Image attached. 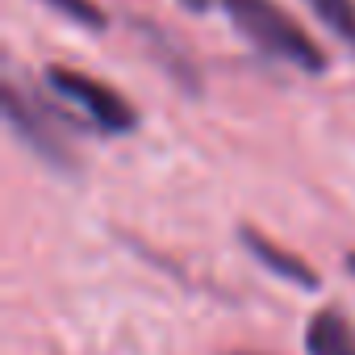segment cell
Returning <instances> with one entry per match:
<instances>
[{"instance_id":"9c48e42d","label":"cell","mask_w":355,"mask_h":355,"mask_svg":"<svg viewBox=\"0 0 355 355\" xmlns=\"http://www.w3.org/2000/svg\"><path fill=\"white\" fill-rule=\"evenodd\" d=\"M347 268H351V272H355V251H351V255H347Z\"/></svg>"},{"instance_id":"7a4b0ae2","label":"cell","mask_w":355,"mask_h":355,"mask_svg":"<svg viewBox=\"0 0 355 355\" xmlns=\"http://www.w3.org/2000/svg\"><path fill=\"white\" fill-rule=\"evenodd\" d=\"M46 88L55 92V101H63L71 113H80L101 134H130L138 125L134 105L113 84H105V80H96L80 67H63V63L46 67Z\"/></svg>"},{"instance_id":"3957f363","label":"cell","mask_w":355,"mask_h":355,"mask_svg":"<svg viewBox=\"0 0 355 355\" xmlns=\"http://www.w3.org/2000/svg\"><path fill=\"white\" fill-rule=\"evenodd\" d=\"M5 117L9 125L26 138V146L59 167H71V150H67V138L51 113V105L34 92L21 88V80H5Z\"/></svg>"},{"instance_id":"5b68a950","label":"cell","mask_w":355,"mask_h":355,"mask_svg":"<svg viewBox=\"0 0 355 355\" xmlns=\"http://www.w3.org/2000/svg\"><path fill=\"white\" fill-rule=\"evenodd\" d=\"M305 351L309 355H355V326L343 309H318L305 326Z\"/></svg>"},{"instance_id":"ba28073f","label":"cell","mask_w":355,"mask_h":355,"mask_svg":"<svg viewBox=\"0 0 355 355\" xmlns=\"http://www.w3.org/2000/svg\"><path fill=\"white\" fill-rule=\"evenodd\" d=\"M184 5H189V9H209L214 0H184Z\"/></svg>"},{"instance_id":"8992f818","label":"cell","mask_w":355,"mask_h":355,"mask_svg":"<svg viewBox=\"0 0 355 355\" xmlns=\"http://www.w3.org/2000/svg\"><path fill=\"white\" fill-rule=\"evenodd\" d=\"M305 5L334 30V38L355 51V0H305Z\"/></svg>"},{"instance_id":"6da1fadb","label":"cell","mask_w":355,"mask_h":355,"mask_svg":"<svg viewBox=\"0 0 355 355\" xmlns=\"http://www.w3.org/2000/svg\"><path fill=\"white\" fill-rule=\"evenodd\" d=\"M218 5L230 13L234 30L263 55L280 59V63H293V67H305V71H322L326 67V55L322 46L276 5V0H218Z\"/></svg>"},{"instance_id":"52a82bcc","label":"cell","mask_w":355,"mask_h":355,"mask_svg":"<svg viewBox=\"0 0 355 355\" xmlns=\"http://www.w3.org/2000/svg\"><path fill=\"white\" fill-rule=\"evenodd\" d=\"M46 5L55 13H63L67 21H76V26H88V30H101L105 26V13L96 9V0H46Z\"/></svg>"},{"instance_id":"277c9868","label":"cell","mask_w":355,"mask_h":355,"mask_svg":"<svg viewBox=\"0 0 355 355\" xmlns=\"http://www.w3.org/2000/svg\"><path fill=\"white\" fill-rule=\"evenodd\" d=\"M243 247H247L263 268H272L280 280H293V284H301V288H313V284H318V272H313L301 255L284 251L280 243L263 239V234H259V230H251V226H243Z\"/></svg>"}]
</instances>
